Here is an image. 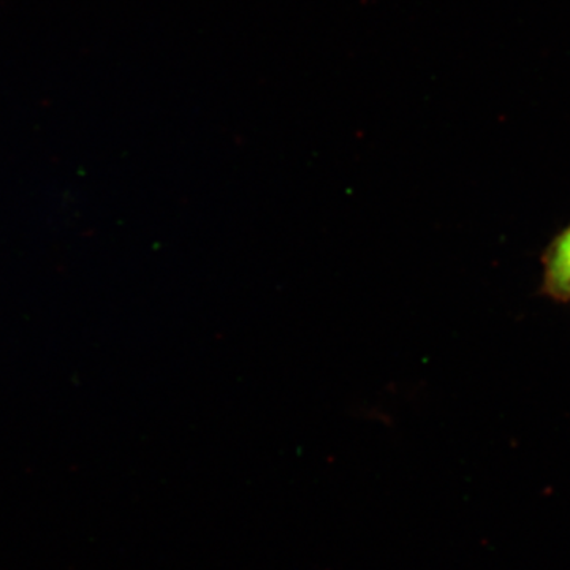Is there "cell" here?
<instances>
[{"mask_svg": "<svg viewBox=\"0 0 570 570\" xmlns=\"http://www.w3.org/2000/svg\"><path fill=\"white\" fill-rule=\"evenodd\" d=\"M543 294L557 302H570V225L551 239L542 258Z\"/></svg>", "mask_w": 570, "mask_h": 570, "instance_id": "obj_1", "label": "cell"}]
</instances>
